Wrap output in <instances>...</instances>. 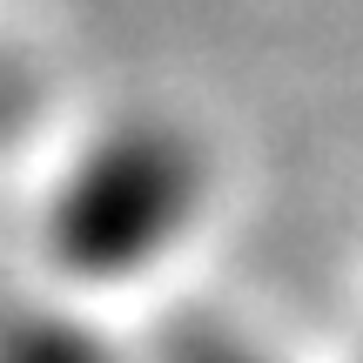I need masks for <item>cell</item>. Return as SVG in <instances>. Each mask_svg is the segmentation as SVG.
<instances>
[{"label":"cell","mask_w":363,"mask_h":363,"mask_svg":"<svg viewBox=\"0 0 363 363\" xmlns=\"http://www.w3.org/2000/svg\"><path fill=\"white\" fill-rule=\"evenodd\" d=\"M202 208V155L169 121H121L67 162L48 242L74 276L148 269Z\"/></svg>","instance_id":"cell-1"},{"label":"cell","mask_w":363,"mask_h":363,"mask_svg":"<svg viewBox=\"0 0 363 363\" xmlns=\"http://www.w3.org/2000/svg\"><path fill=\"white\" fill-rule=\"evenodd\" d=\"M0 363H101V357H94L88 337H74L61 323H21L0 343Z\"/></svg>","instance_id":"cell-2"},{"label":"cell","mask_w":363,"mask_h":363,"mask_svg":"<svg viewBox=\"0 0 363 363\" xmlns=\"http://www.w3.org/2000/svg\"><path fill=\"white\" fill-rule=\"evenodd\" d=\"M13 101H21V81H13V67H7V54H0V128H7V115H13Z\"/></svg>","instance_id":"cell-3"},{"label":"cell","mask_w":363,"mask_h":363,"mask_svg":"<svg viewBox=\"0 0 363 363\" xmlns=\"http://www.w3.org/2000/svg\"><path fill=\"white\" fill-rule=\"evenodd\" d=\"M182 363H249V357H235L229 343H195V350L182 357Z\"/></svg>","instance_id":"cell-4"}]
</instances>
